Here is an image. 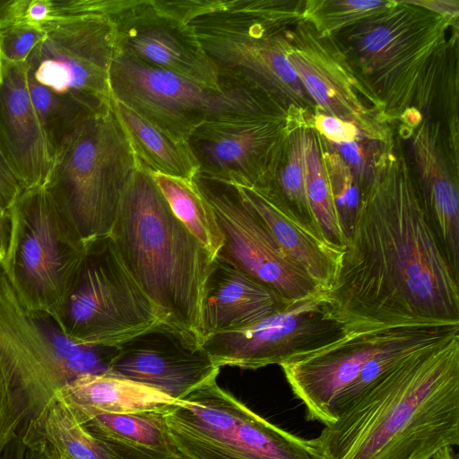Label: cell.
<instances>
[{
    "label": "cell",
    "mask_w": 459,
    "mask_h": 459,
    "mask_svg": "<svg viewBox=\"0 0 459 459\" xmlns=\"http://www.w3.org/2000/svg\"><path fill=\"white\" fill-rule=\"evenodd\" d=\"M192 181L212 208L223 236L216 256L266 285L288 303L323 290L281 251L236 185L198 175Z\"/></svg>",
    "instance_id": "5bb4252c"
},
{
    "label": "cell",
    "mask_w": 459,
    "mask_h": 459,
    "mask_svg": "<svg viewBox=\"0 0 459 459\" xmlns=\"http://www.w3.org/2000/svg\"><path fill=\"white\" fill-rule=\"evenodd\" d=\"M110 18L116 54L213 89L233 84L221 82L193 29L169 0H117Z\"/></svg>",
    "instance_id": "e0dca14e"
},
{
    "label": "cell",
    "mask_w": 459,
    "mask_h": 459,
    "mask_svg": "<svg viewBox=\"0 0 459 459\" xmlns=\"http://www.w3.org/2000/svg\"><path fill=\"white\" fill-rule=\"evenodd\" d=\"M28 86L31 101L55 157V153L76 126L96 109H91L73 98L50 91L36 82L29 74Z\"/></svg>",
    "instance_id": "1f68e13d"
},
{
    "label": "cell",
    "mask_w": 459,
    "mask_h": 459,
    "mask_svg": "<svg viewBox=\"0 0 459 459\" xmlns=\"http://www.w3.org/2000/svg\"><path fill=\"white\" fill-rule=\"evenodd\" d=\"M322 148L333 202L348 239L359 210L361 186L349 164L338 152L330 150L324 138H322Z\"/></svg>",
    "instance_id": "d6a6232c"
},
{
    "label": "cell",
    "mask_w": 459,
    "mask_h": 459,
    "mask_svg": "<svg viewBox=\"0 0 459 459\" xmlns=\"http://www.w3.org/2000/svg\"><path fill=\"white\" fill-rule=\"evenodd\" d=\"M283 37L287 59L317 109L355 124L368 141L394 136L383 103L334 35L299 22L284 30Z\"/></svg>",
    "instance_id": "7c38bea8"
},
{
    "label": "cell",
    "mask_w": 459,
    "mask_h": 459,
    "mask_svg": "<svg viewBox=\"0 0 459 459\" xmlns=\"http://www.w3.org/2000/svg\"><path fill=\"white\" fill-rule=\"evenodd\" d=\"M220 369L195 335L160 322L118 344L108 374L143 384L181 401L216 381Z\"/></svg>",
    "instance_id": "d6986e66"
},
{
    "label": "cell",
    "mask_w": 459,
    "mask_h": 459,
    "mask_svg": "<svg viewBox=\"0 0 459 459\" xmlns=\"http://www.w3.org/2000/svg\"><path fill=\"white\" fill-rule=\"evenodd\" d=\"M290 304L266 285L228 261L215 256L204 285L201 300V343L218 333L238 330L255 324Z\"/></svg>",
    "instance_id": "7402d4cb"
},
{
    "label": "cell",
    "mask_w": 459,
    "mask_h": 459,
    "mask_svg": "<svg viewBox=\"0 0 459 459\" xmlns=\"http://www.w3.org/2000/svg\"><path fill=\"white\" fill-rule=\"evenodd\" d=\"M395 0H306L303 22L318 33L337 35L389 9Z\"/></svg>",
    "instance_id": "4dcf8cb0"
},
{
    "label": "cell",
    "mask_w": 459,
    "mask_h": 459,
    "mask_svg": "<svg viewBox=\"0 0 459 459\" xmlns=\"http://www.w3.org/2000/svg\"><path fill=\"white\" fill-rule=\"evenodd\" d=\"M180 459H186V458L182 457V458H180Z\"/></svg>",
    "instance_id": "f6af8a7d"
},
{
    "label": "cell",
    "mask_w": 459,
    "mask_h": 459,
    "mask_svg": "<svg viewBox=\"0 0 459 459\" xmlns=\"http://www.w3.org/2000/svg\"><path fill=\"white\" fill-rule=\"evenodd\" d=\"M419 195L444 255L459 279V160L440 121L424 118L406 139Z\"/></svg>",
    "instance_id": "ffe728a7"
},
{
    "label": "cell",
    "mask_w": 459,
    "mask_h": 459,
    "mask_svg": "<svg viewBox=\"0 0 459 459\" xmlns=\"http://www.w3.org/2000/svg\"><path fill=\"white\" fill-rule=\"evenodd\" d=\"M23 4L24 0H0V27L19 19Z\"/></svg>",
    "instance_id": "60d3db41"
},
{
    "label": "cell",
    "mask_w": 459,
    "mask_h": 459,
    "mask_svg": "<svg viewBox=\"0 0 459 459\" xmlns=\"http://www.w3.org/2000/svg\"><path fill=\"white\" fill-rule=\"evenodd\" d=\"M326 295L344 325H459V279L394 136L375 144L342 264Z\"/></svg>",
    "instance_id": "6da1fadb"
},
{
    "label": "cell",
    "mask_w": 459,
    "mask_h": 459,
    "mask_svg": "<svg viewBox=\"0 0 459 459\" xmlns=\"http://www.w3.org/2000/svg\"><path fill=\"white\" fill-rule=\"evenodd\" d=\"M410 4L420 6L444 17L458 20L459 1L457 0H407Z\"/></svg>",
    "instance_id": "f35d334b"
},
{
    "label": "cell",
    "mask_w": 459,
    "mask_h": 459,
    "mask_svg": "<svg viewBox=\"0 0 459 459\" xmlns=\"http://www.w3.org/2000/svg\"><path fill=\"white\" fill-rule=\"evenodd\" d=\"M151 175L174 216L215 257L223 236L215 215L192 180L159 173Z\"/></svg>",
    "instance_id": "83f0119b"
},
{
    "label": "cell",
    "mask_w": 459,
    "mask_h": 459,
    "mask_svg": "<svg viewBox=\"0 0 459 459\" xmlns=\"http://www.w3.org/2000/svg\"><path fill=\"white\" fill-rule=\"evenodd\" d=\"M13 452L8 453L5 450L1 459H22V448L23 445L21 441L20 437L15 440V448H14V441H13Z\"/></svg>",
    "instance_id": "7bdbcfd3"
},
{
    "label": "cell",
    "mask_w": 459,
    "mask_h": 459,
    "mask_svg": "<svg viewBox=\"0 0 459 459\" xmlns=\"http://www.w3.org/2000/svg\"><path fill=\"white\" fill-rule=\"evenodd\" d=\"M306 159L307 195L319 230L328 242L345 249L347 237L333 202L323 158L322 138L309 127L307 130Z\"/></svg>",
    "instance_id": "f546056e"
},
{
    "label": "cell",
    "mask_w": 459,
    "mask_h": 459,
    "mask_svg": "<svg viewBox=\"0 0 459 459\" xmlns=\"http://www.w3.org/2000/svg\"><path fill=\"white\" fill-rule=\"evenodd\" d=\"M407 139L458 83V20L407 0L334 35ZM441 107V108H442Z\"/></svg>",
    "instance_id": "3957f363"
},
{
    "label": "cell",
    "mask_w": 459,
    "mask_h": 459,
    "mask_svg": "<svg viewBox=\"0 0 459 459\" xmlns=\"http://www.w3.org/2000/svg\"><path fill=\"white\" fill-rule=\"evenodd\" d=\"M44 36L41 26L29 24L22 19L4 24L0 27L2 60L9 64L26 63Z\"/></svg>",
    "instance_id": "e575fe53"
},
{
    "label": "cell",
    "mask_w": 459,
    "mask_h": 459,
    "mask_svg": "<svg viewBox=\"0 0 459 459\" xmlns=\"http://www.w3.org/2000/svg\"><path fill=\"white\" fill-rule=\"evenodd\" d=\"M3 75H4V64H3V60H2V56H1V53H0V85L3 82Z\"/></svg>",
    "instance_id": "ee69618b"
},
{
    "label": "cell",
    "mask_w": 459,
    "mask_h": 459,
    "mask_svg": "<svg viewBox=\"0 0 459 459\" xmlns=\"http://www.w3.org/2000/svg\"><path fill=\"white\" fill-rule=\"evenodd\" d=\"M20 438L39 459H115L56 395L25 423Z\"/></svg>",
    "instance_id": "484cf974"
},
{
    "label": "cell",
    "mask_w": 459,
    "mask_h": 459,
    "mask_svg": "<svg viewBox=\"0 0 459 459\" xmlns=\"http://www.w3.org/2000/svg\"><path fill=\"white\" fill-rule=\"evenodd\" d=\"M51 13V0H25L20 19L29 24L41 26Z\"/></svg>",
    "instance_id": "74e56055"
},
{
    "label": "cell",
    "mask_w": 459,
    "mask_h": 459,
    "mask_svg": "<svg viewBox=\"0 0 459 459\" xmlns=\"http://www.w3.org/2000/svg\"><path fill=\"white\" fill-rule=\"evenodd\" d=\"M431 459H458V455L453 446H446L436 452Z\"/></svg>",
    "instance_id": "b9f144b4"
},
{
    "label": "cell",
    "mask_w": 459,
    "mask_h": 459,
    "mask_svg": "<svg viewBox=\"0 0 459 459\" xmlns=\"http://www.w3.org/2000/svg\"><path fill=\"white\" fill-rule=\"evenodd\" d=\"M55 395L80 424L102 412L164 411L180 402L143 384L108 373L80 376L61 386Z\"/></svg>",
    "instance_id": "cb8c5ba5"
},
{
    "label": "cell",
    "mask_w": 459,
    "mask_h": 459,
    "mask_svg": "<svg viewBox=\"0 0 459 459\" xmlns=\"http://www.w3.org/2000/svg\"><path fill=\"white\" fill-rule=\"evenodd\" d=\"M116 2L51 0V17L41 25L44 39L27 61L29 76L91 109L110 105Z\"/></svg>",
    "instance_id": "ba28073f"
},
{
    "label": "cell",
    "mask_w": 459,
    "mask_h": 459,
    "mask_svg": "<svg viewBox=\"0 0 459 459\" xmlns=\"http://www.w3.org/2000/svg\"><path fill=\"white\" fill-rule=\"evenodd\" d=\"M344 326L322 290L245 328L213 334L202 346L220 368L258 369L325 344Z\"/></svg>",
    "instance_id": "9a60e30c"
},
{
    "label": "cell",
    "mask_w": 459,
    "mask_h": 459,
    "mask_svg": "<svg viewBox=\"0 0 459 459\" xmlns=\"http://www.w3.org/2000/svg\"><path fill=\"white\" fill-rule=\"evenodd\" d=\"M437 324H358L345 325L334 340L281 363L291 392L309 420L335 421L333 403L377 352L418 327ZM442 325V324H440Z\"/></svg>",
    "instance_id": "2e32d148"
},
{
    "label": "cell",
    "mask_w": 459,
    "mask_h": 459,
    "mask_svg": "<svg viewBox=\"0 0 459 459\" xmlns=\"http://www.w3.org/2000/svg\"><path fill=\"white\" fill-rule=\"evenodd\" d=\"M307 130L305 125L291 133L284 159L273 181L261 189L275 195L298 220L321 233L307 195Z\"/></svg>",
    "instance_id": "f1b7e54d"
},
{
    "label": "cell",
    "mask_w": 459,
    "mask_h": 459,
    "mask_svg": "<svg viewBox=\"0 0 459 459\" xmlns=\"http://www.w3.org/2000/svg\"><path fill=\"white\" fill-rule=\"evenodd\" d=\"M112 109L141 165L152 173L186 180L198 174V164L186 140L176 136L112 98Z\"/></svg>",
    "instance_id": "4316f807"
},
{
    "label": "cell",
    "mask_w": 459,
    "mask_h": 459,
    "mask_svg": "<svg viewBox=\"0 0 459 459\" xmlns=\"http://www.w3.org/2000/svg\"><path fill=\"white\" fill-rule=\"evenodd\" d=\"M303 0H178L221 82L254 90L307 122L316 108L286 56L283 30L302 22Z\"/></svg>",
    "instance_id": "5b68a950"
},
{
    "label": "cell",
    "mask_w": 459,
    "mask_h": 459,
    "mask_svg": "<svg viewBox=\"0 0 459 459\" xmlns=\"http://www.w3.org/2000/svg\"><path fill=\"white\" fill-rule=\"evenodd\" d=\"M306 122L285 114H244L208 121L188 137L198 176L267 187L284 159L291 133Z\"/></svg>",
    "instance_id": "4fadbf2b"
},
{
    "label": "cell",
    "mask_w": 459,
    "mask_h": 459,
    "mask_svg": "<svg viewBox=\"0 0 459 459\" xmlns=\"http://www.w3.org/2000/svg\"><path fill=\"white\" fill-rule=\"evenodd\" d=\"M22 187L0 152V204L9 210Z\"/></svg>",
    "instance_id": "8d00e7d4"
},
{
    "label": "cell",
    "mask_w": 459,
    "mask_h": 459,
    "mask_svg": "<svg viewBox=\"0 0 459 459\" xmlns=\"http://www.w3.org/2000/svg\"><path fill=\"white\" fill-rule=\"evenodd\" d=\"M306 126L315 130L327 143L334 145L348 144L365 139L355 124L325 114L317 108L308 116Z\"/></svg>",
    "instance_id": "d590c367"
},
{
    "label": "cell",
    "mask_w": 459,
    "mask_h": 459,
    "mask_svg": "<svg viewBox=\"0 0 459 459\" xmlns=\"http://www.w3.org/2000/svg\"><path fill=\"white\" fill-rule=\"evenodd\" d=\"M318 459H431L459 444V335L413 354L308 439Z\"/></svg>",
    "instance_id": "7a4b0ae2"
},
{
    "label": "cell",
    "mask_w": 459,
    "mask_h": 459,
    "mask_svg": "<svg viewBox=\"0 0 459 459\" xmlns=\"http://www.w3.org/2000/svg\"><path fill=\"white\" fill-rule=\"evenodd\" d=\"M65 341L50 317L33 316L23 307L0 267V347L25 394L30 418L76 377L64 355Z\"/></svg>",
    "instance_id": "ac0fdd59"
},
{
    "label": "cell",
    "mask_w": 459,
    "mask_h": 459,
    "mask_svg": "<svg viewBox=\"0 0 459 459\" xmlns=\"http://www.w3.org/2000/svg\"><path fill=\"white\" fill-rule=\"evenodd\" d=\"M265 223L281 251L323 290L334 284L345 249L298 220L273 193L237 186Z\"/></svg>",
    "instance_id": "603a6c76"
},
{
    "label": "cell",
    "mask_w": 459,
    "mask_h": 459,
    "mask_svg": "<svg viewBox=\"0 0 459 459\" xmlns=\"http://www.w3.org/2000/svg\"><path fill=\"white\" fill-rule=\"evenodd\" d=\"M186 459H318L308 439L263 418L216 381L163 411Z\"/></svg>",
    "instance_id": "9c48e42d"
},
{
    "label": "cell",
    "mask_w": 459,
    "mask_h": 459,
    "mask_svg": "<svg viewBox=\"0 0 459 459\" xmlns=\"http://www.w3.org/2000/svg\"><path fill=\"white\" fill-rule=\"evenodd\" d=\"M109 235L160 320L201 342V300L213 256L174 216L141 164L123 194Z\"/></svg>",
    "instance_id": "277c9868"
},
{
    "label": "cell",
    "mask_w": 459,
    "mask_h": 459,
    "mask_svg": "<svg viewBox=\"0 0 459 459\" xmlns=\"http://www.w3.org/2000/svg\"><path fill=\"white\" fill-rule=\"evenodd\" d=\"M109 83L113 99L186 141L196 128L213 119L244 114H285L254 90L236 84L213 89L120 54L113 57Z\"/></svg>",
    "instance_id": "8fae6325"
},
{
    "label": "cell",
    "mask_w": 459,
    "mask_h": 459,
    "mask_svg": "<svg viewBox=\"0 0 459 459\" xmlns=\"http://www.w3.org/2000/svg\"><path fill=\"white\" fill-rule=\"evenodd\" d=\"M0 85V152L22 189L42 186L54 152L31 101L28 64L3 61Z\"/></svg>",
    "instance_id": "44dd1931"
},
{
    "label": "cell",
    "mask_w": 459,
    "mask_h": 459,
    "mask_svg": "<svg viewBox=\"0 0 459 459\" xmlns=\"http://www.w3.org/2000/svg\"><path fill=\"white\" fill-rule=\"evenodd\" d=\"M10 234L11 219L9 210L0 204V265L7 254Z\"/></svg>",
    "instance_id": "ab89813d"
},
{
    "label": "cell",
    "mask_w": 459,
    "mask_h": 459,
    "mask_svg": "<svg viewBox=\"0 0 459 459\" xmlns=\"http://www.w3.org/2000/svg\"><path fill=\"white\" fill-rule=\"evenodd\" d=\"M139 165L110 104L92 111L67 136L42 186L89 241L110 234Z\"/></svg>",
    "instance_id": "8992f818"
},
{
    "label": "cell",
    "mask_w": 459,
    "mask_h": 459,
    "mask_svg": "<svg viewBox=\"0 0 459 459\" xmlns=\"http://www.w3.org/2000/svg\"><path fill=\"white\" fill-rule=\"evenodd\" d=\"M164 411L102 412L81 425L115 459H180L183 456L169 435Z\"/></svg>",
    "instance_id": "d4e9b609"
},
{
    "label": "cell",
    "mask_w": 459,
    "mask_h": 459,
    "mask_svg": "<svg viewBox=\"0 0 459 459\" xmlns=\"http://www.w3.org/2000/svg\"><path fill=\"white\" fill-rule=\"evenodd\" d=\"M54 322L76 344L117 346L162 321L108 235L86 241L84 257Z\"/></svg>",
    "instance_id": "30bf717a"
},
{
    "label": "cell",
    "mask_w": 459,
    "mask_h": 459,
    "mask_svg": "<svg viewBox=\"0 0 459 459\" xmlns=\"http://www.w3.org/2000/svg\"><path fill=\"white\" fill-rule=\"evenodd\" d=\"M30 420L27 400L14 370L0 347V459Z\"/></svg>",
    "instance_id": "836d02e7"
},
{
    "label": "cell",
    "mask_w": 459,
    "mask_h": 459,
    "mask_svg": "<svg viewBox=\"0 0 459 459\" xmlns=\"http://www.w3.org/2000/svg\"><path fill=\"white\" fill-rule=\"evenodd\" d=\"M11 234L0 265L23 307L55 321L86 250L44 186L22 189L9 208Z\"/></svg>",
    "instance_id": "52a82bcc"
}]
</instances>
